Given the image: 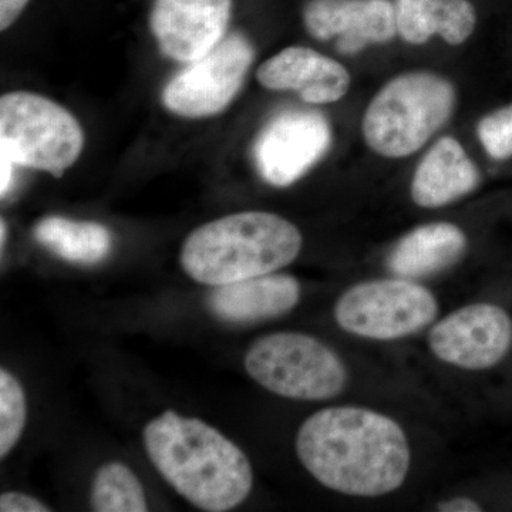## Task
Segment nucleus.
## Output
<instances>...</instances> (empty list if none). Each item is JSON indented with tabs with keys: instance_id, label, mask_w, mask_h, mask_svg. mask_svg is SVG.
Returning a JSON list of instances; mask_svg holds the SVG:
<instances>
[{
	"instance_id": "f257e3e1",
	"label": "nucleus",
	"mask_w": 512,
	"mask_h": 512,
	"mask_svg": "<svg viewBox=\"0 0 512 512\" xmlns=\"http://www.w3.org/2000/svg\"><path fill=\"white\" fill-rule=\"evenodd\" d=\"M302 466L323 487L349 497L399 490L409 476L412 448L396 420L359 406L326 407L296 434Z\"/></svg>"
},
{
	"instance_id": "f03ea898",
	"label": "nucleus",
	"mask_w": 512,
	"mask_h": 512,
	"mask_svg": "<svg viewBox=\"0 0 512 512\" xmlns=\"http://www.w3.org/2000/svg\"><path fill=\"white\" fill-rule=\"evenodd\" d=\"M143 443L161 477L202 511L234 510L251 494V461L205 421L167 410L144 427Z\"/></svg>"
},
{
	"instance_id": "7ed1b4c3",
	"label": "nucleus",
	"mask_w": 512,
	"mask_h": 512,
	"mask_svg": "<svg viewBox=\"0 0 512 512\" xmlns=\"http://www.w3.org/2000/svg\"><path fill=\"white\" fill-rule=\"evenodd\" d=\"M302 244L301 231L281 215L238 212L192 231L180 264L198 284L221 286L278 272L298 258Z\"/></svg>"
},
{
	"instance_id": "20e7f679",
	"label": "nucleus",
	"mask_w": 512,
	"mask_h": 512,
	"mask_svg": "<svg viewBox=\"0 0 512 512\" xmlns=\"http://www.w3.org/2000/svg\"><path fill=\"white\" fill-rule=\"evenodd\" d=\"M456 90L443 76L409 72L389 80L362 120L365 143L386 158L412 156L450 120Z\"/></svg>"
},
{
	"instance_id": "39448f33",
	"label": "nucleus",
	"mask_w": 512,
	"mask_h": 512,
	"mask_svg": "<svg viewBox=\"0 0 512 512\" xmlns=\"http://www.w3.org/2000/svg\"><path fill=\"white\" fill-rule=\"evenodd\" d=\"M252 380L268 392L302 402H325L349 382L348 367L330 346L301 332H276L256 339L244 359Z\"/></svg>"
},
{
	"instance_id": "423d86ee",
	"label": "nucleus",
	"mask_w": 512,
	"mask_h": 512,
	"mask_svg": "<svg viewBox=\"0 0 512 512\" xmlns=\"http://www.w3.org/2000/svg\"><path fill=\"white\" fill-rule=\"evenodd\" d=\"M84 134L72 113L29 92L0 99V154L16 165L60 177L82 154Z\"/></svg>"
},
{
	"instance_id": "0eeeda50",
	"label": "nucleus",
	"mask_w": 512,
	"mask_h": 512,
	"mask_svg": "<svg viewBox=\"0 0 512 512\" xmlns=\"http://www.w3.org/2000/svg\"><path fill=\"white\" fill-rule=\"evenodd\" d=\"M436 295L413 279H373L350 286L333 308L340 329L357 338L392 342L433 325Z\"/></svg>"
},
{
	"instance_id": "6e6552de",
	"label": "nucleus",
	"mask_w": 512,
	"mask_h": 512,
	"mask_svg": "<svg viewBox=\"0 0 512 512\" xmlns=\"http://www.w3.org/2000/svg\"><path fill=\"white\" fill-rule=\"evenodd\" d=\"M255 59L251 40L229 33L165 86V109L185 119H204L227 109L244 86Z\"/></svg>"
},
{
	"instance_id": "1a4fd4ad",
	"label": "nucleus",
	"mask_w": 512,
	"mask_h": 512,
	"mask_svg": "<svg viewBox=\"0 0 512 512\" xmlns=\"http://www.w3.org/2000/svg\"><path fill=\"white\" fill-rule=\"evenodd\" d=\"M332 128L315 110H285L259 131L254 144L256 170L265 183L285 188L301 180L328 153Z\"/></svg>"
},
{
	"instance_id": "9d476101",
	"label": "nucleus",
	"mask_w": 512,
	"mask_h": 512,
	"mask_svg": "<svg viewBox=\"0 0 512 512\" xmlns=\"http://www.w3.org/2000/svg\"><path fill=\"white\" fill-rule=\"evenodd\" d=\"M429 348L446 365L470 372L491 369L511 352V315L495 303L461 306L431 326Z\"/></svg>"
},
{
	"instance_id": "9b49d317",
	"label": "nucleus",
	"mask_w": 512,
	"mask_h": 512,
	"mask_svg": "<svg viewBox=\"0 0 512 512\" xmlns=\"http://www.w3.org/2000/svg\"><path fill=\"white\" fill-rule=\"evenodd\" d=\"M232 0H154L150 28L164 56L192 63L227 36Z\"/></svg>"
},
{
	"instance_id": "f8f14e48",
	"label": "nucleus",
	"mask_w": 512,
	"mask_h": 512,
	"mask_svg": "<svg viewBox=\"0 0 512 512\" xmlns=\"http://www.w3.org/2000/svg\"><path fill=\"white\" fill-rule=\"evenodd\" d=\"M303 23L313 39L336 40L339 52L349 56L397 36L396 9L389 0H309Z\"/></svg>"
},
{
	"instance_id": "ddd939ff",
	"label": "nucleus",
	"mask_w": 512,
	"mask_h": 512,
	"mask_svg": "<svg viewBox=\"0 0 512 512\" xmlns=\"http://www.w3.org/2000/svg\"><path fill=\"white\" fill-rule=\"evenodd\" d=\"M256 79L269 90H291L305 103L330 104L342 100L350 89L349 70L303 46H291L259 66Z\"/></svg>"
},
{
	"instance_id": "4468645a",
	"label": "nucleus",
	"mask_w": 512,
	"mask_h": 512,
	"mask_svg": "<svg viewBox=\"0 0 512 512\" xmlns=\"http://www.w3.org/2000/svg\"><path fill=\"white\" fill-rule=\"evenodd\" d=\"M301 295V284L295 276L274 272L214 286L208 306L212 315L224 322L248 325L291 312Z\"/></svg>"
},
{
	"instance_id": "2eb2a0df",
	"label": "nucleus",
	"mask_w": 512,
	"mask_h": 512,
	"mask_svg": "<svg viewBox=\"0 0 512 512\" xmlns=\"http://www.w3.org/2000/svg\"><path fill=\"white\" fill-rule=\"evenodd\" d=\"M480 181V170L464 147L454 137H443L417 165L410 195L417 207L434 210L467 197Z\"/></svg>"
},
{
	"instance_id": "dca6fc26",
	"label": "nucleus",
	"mask_w": 512,
	"mask_h": 512,
	"mask_svg": "<svg viewBox=\"0 0 512 512\" xmlns=\"http://www.w3.org/2000/svg\"><path fill=\"white\" fill-rule=\"evenodd\" d=\"M466 232L451 222L419 225L396 242L387 266L394 276L420 279L440 274L458 264L466 255Z\"/></svg>"
},
{
	"instance_id": "f3484780",
	"label": "nucleus",
	"mask_w": 512,
	"mask_h": 512,
	"mask_svg": "<svg viewBox=\"0 0 512 512\" xmlns=\"http://www.w3.org/2000/svg\"><path fill=\"white\" fill-rule=\"evenodd\" d=\"M40 245L73 264L93 265L110 254L111 232L99 222L74 221L69 218H43L35 227Z\"/></svg>"
},
{
	"instance_id": "a211bd4d",
	"label": "nucleus",
	"mask_w": 512,
	"mask_h": 512,
	"mask_svg": "<svg viewBox=\"0 0 512 512\" xmlns=\"http://www.w3.org/2000/svg\"><path fill=\"white\" fill-rule=\"evenodd\" d=\"M90 505L97 512H146L147 498L136 474L119 461L103 464L93 477Z\"/></svg>"
},
{
	"instance_id": "6ab92c4d",
	"label": "nucleus",
	"mask_w": 512,
	"mask_h": 512,
	"mask_svg": "<svg viewBox=\"0 0 512 512\" xmlns=\"http://www.w3.org/2000/svg\"><path fill=\"white\" fill-rule=\"evenodd\" d=\"M444 0H396L397 36L410 45H424L439 35Z\"/></svg>"
},
{
	"instance_id": "aec40b11",
	"label": "nucleus",
	"mask_w": 512,
	"mask_h": 512,
	"mask_svg": "<svg viewBox=\"0 0 512 512\" xmlns=\"http://www.w3.org/2000/svg\"><path fill=\"white\" fill-rule=\"evenodd\" d=\"M28 419V403L22 384L6 369L0 370V457L19 443Z\"/></svg>"
},
{
	"instance_id": "412c9836",
	"label": "nucleus",
	"mask_w": 512,
	"mask_h": 512,
	"mask_svg": "<svg viewBox=\"0 0 512 512\" xmlns=\"http://www.w3.org/2000/svg\"><path fill=\"white\" fill-rule=\"evenodd\" d=\"M477 137L493 160L512 158V103L485 114L477 124Z\"/></svg>"
},
{
	"instance_id": "4be33fe9",
	"label": "nucleus",
	"mask_w": 512,
	"mask_h": 512,
	"mask_svg": "<svg viewBox=\"0 0 512 512\" xmlns=\"http://www.w3.org/2000/svg\"><path fill=\"white\" fill-rule=\"evenodd\" d=\"M477 12L470 0H444L439 37L450 46H460L473 35Z\"/></svg>"
},
{
	"instance_id": "5701e85b",
	"label": "nucleus",
	"mask_w": 512,
	"mask_h": 512,
	"mask_svg": "<svg viewBox=\"0 0 512 512\" xmlns=\"http://www.w3.org/2000/svg\"><path fill=\"white\" fill-rule=\"evenodd\" d=\"M0 511L2 512H49L50 507L32 495L9 491L0 497Z\"/></svg>"
},
{
	"instance_id": "b1692460",
	"label": "nucleus",
	"mask_w": 512,
	"mask_h": 512,
	"mask_svg": "<svg viewBox=\"0 0 512 512\" xmlns=\"http://www.w3.org/2000/svg\"><path fill=\"white\" fill-rule=\"evenodd\" d=\"M30 0H0V30L5 32L22 15Z\"/></svg>"
},
{
	"instance_id": "393cba45",
	"label": "nucleus",
	"mask_w": 512,
	"mask_h": 512,
	"mask_svg": "<svg viewBox=\"0 0 512 512\" xmlns=\"http://www.w3.org/2000/svg\"><path fill=\"white\" fill-rule=\"evenodd\" d=\"M437 511L441 512H480L483 511L481 505L468 497H454L441 501L437 504Z\"/></svg>"
},
{
	"instance_id": "a878e982",
	"label": "nucleus",
	"mask_w": 512,
	"mask_h": 512,
	"mask_svg": "<svg viewBox=\"0 0 512 512\" xmlns=\"http://www.w3.org/2000/svg\"><path fill=\"white\" fill-rule=\"evenodd\" d=\"M0 165H2V175H0V195L5 197L12 188L13 183V167L15 163L5 154H0Z\"/></svg>"
},
{
	"instance_id": "bb28decb",
	"label": "nucleus",
	"mask_w": 512,
	"mask_h": 512,
	"mask_svg": "<svg viewBox=\"0 0 512 512\" xmlns=\"http://www.w3.org/2000/svg\"><path fill=\"white\" fill-rule=\"evenodd\" d=\"M0 237H2V241H0V244H2L3 248L5 247V238L8 237V229H6L5 220H2V222H0Z\"/></svg>"
}]
</instances>
